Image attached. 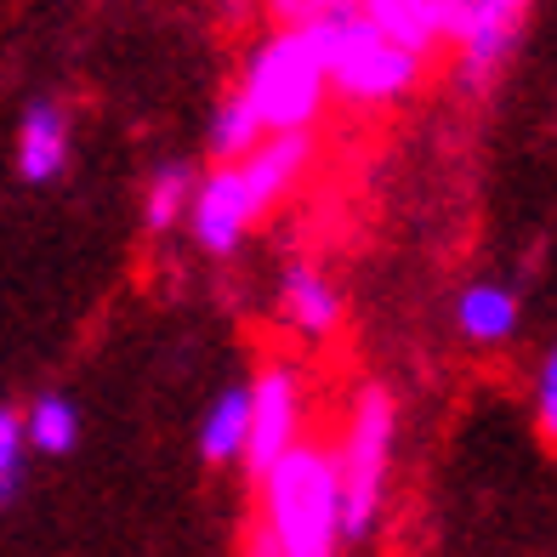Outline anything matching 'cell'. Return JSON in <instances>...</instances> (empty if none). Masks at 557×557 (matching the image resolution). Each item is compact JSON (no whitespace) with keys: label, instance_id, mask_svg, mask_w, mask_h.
<instances>
[{"label":"cell","instance_id":"obj_1","mask_svg":"<svg viewBox=\"0 0 557 557\" xmlns=\"http://www.w3.org/2000/svg\"><path fill=\"white\" fill-rule=\"evenodd\" d=\"M313 165H319V137L313 132H268L250 154L216 160L194 183L188 216H183L194 245L206 250V257H234L250 239V227L308 183Z\"/></svg>","mask_w":557,"mask_h":557},{"label":"cell","instance_id":"obj_2","mask_svg":"<svg viewBox=\"0 0 557 557\" xmlns=\"http://www.w3.org/2000/svg\"><path fill=\"white\" fill-rule=\"evenodd\" d=\"M262 484V512L250 523V546L257 557H331L342 552V472L336 449L301 433L268 472Z\"/></svg>","mask_w":557,"mask_h":557},{"label":"cell","instance_id":"obj_3","mask_svg":"<svg viewBox=\"0 0 557 557\" xmlns=\"http://www.w3.org/2000/svg\"><path fill=\"white\" fill-rule=\"evenodd\" d=\"M301 29H308L313 46H319V63H324V81H331V97H342V103H352V109L404 103V97H416L421 81H426V58L393 46L359 7H352V0H342V7L308 17Z\"/></svg>","mask_w":557,"mask_h":557},{"label":"cell","instance_id":"obj_4","mask_svg":"<svg viewBox=\"0 0 557 557\" xmlns=\"http://www.w3.org/2000/svg\"><path fill=\"white\" fill-rule=\"evenodd\" d=\"M336 449L342 472V541H370L387 506V478H393V449H398V398L387 387H359L347 404V426Z\"/></svg>","mask_w":557,"mask_h":557},{"label":"cell","instance_id":"obj_5","mask_svg":"<svg viewBox=\"0 0 557 557\" xmlns=\"http://www.w3.org/2000/svg\"><path fill=\"white\" fill-rule=\"evenodd\" d=\"M239 97L257 109L268 132H313L324 103H331V81H324L313 35L301 23H273L245 63Z\"/></svg>","mask_w":557,"mask_h":557},{"label":"cell","instance_id":"obj_6","mask_svg":"<svg viewBox=\"0 0 557 557\" xmlns=\"http://www.w3.org/2000/svg\"><path fill=\"white\" fill-rule=\"evenodd\" d=\"M245 387H250V421H245L239 467L257 478L301 438V426H308V382H301L296 359H262L257 382H245Z\"/></svg>","mask_w":557,"mask_h":557},{"label":"cell","instance_id":"obj_7","mask_svg":"<svg viewBox=\"0 0 557 557\" xmlns=\"http://www.w3.org/2000/svg\"><path fill=\"white\" fill-rule=\"evenodd\" d=\"M529 12H535V0H461V29H455L449 52H455V74L472 91H484L506 69Z\"/></svg>","mask_w":557,"mask_h":557},{"label":"cell","instance_id":"obj_8","mask_svg":"<svg viewBox=\"0 0 557 557\" xmlns=\"http://www.w3.org/2000/svg\"><path fill=\"white\" fill-rule=\"evenodd\" d=\"M393 46L416 58H438L455 46L461 29V0H352Z\"/></svg>","mask_w":557,"mask_h":557},{"label":"cell","instance_id":"obj_9","mask_svg":"<svg viewBox=\"0 0 557 557\" xmlns=\"http://www.w3.org/2000/svg\"><path fill=\"white\" fill-rule=\"evenodd\" d=\"M69 143H74V125H69V109L52 103V97H40V103L23 109L17 120V148H12V160H17V176L23 183H58V176L69 171Z\"/></svg>","mask_w":557,"mask_h":557},{"label":"cell","instance_id":"obj_10","mask_svg":"<svg viewBox=\"0 0 557 557\" xmlns=\"http://www.w3.org/2000/svg\"><path fill=\"white\" fill-rule=\"evenodd\" d=\"M278 313L296 336L308 342H331L342 331V290L331 285V273L319 262H290L285 268V285H278Z\"/></svg>","mask_w":557,"mask_h":557},{"label":"cell","instance_id":"obj_11","mask_svg":"<svg viewBox=\"0 0 557 557\" xmlns=\"http://www.w3.org/2000/svg\"><path fill=\"white\" fill-rule=\"evenodd\" d=\"M455 331H461L472 347H506L518 336V296H512V285L472 278V285L455 296Z\"/></svg>","mask_w":557,"mask_h":557},{"label":"cell","instance_id":"obj_12","mask_svg":"<svg viewBox=\"0 0 557 557\" xmlns=\"http://www.w3.org/2000/svg\"><path fill=\"white\" fill-rule=\"evenodd\" d=\"M245 421H250V387L234 382L211 398V410L199 416V455L206 467H239L245 455Z\"/></svg>","mask_w":557,"mask_h":557},{"label":"cell","instance_id":"obj_13","mask_svg":"<svg viewBox=\"0 0 557 557\" xmlns=\"http://www.w3.org/2000/svg\"><path fill=\"white\" fill-rule=\"evenodd\" d=\"M194 183H199V171H194L188 160H165V165L143 183V227H148L154 239H165L171 227H183L188 199H194Z\"/></svg>","mask_w":557,"mask_h":557},{"label":"cell","instance_id":"obj_14","mask_svg":"<svg viewBox=\"0 0 557 557\" xmlns=\"http://www.w3.org/2000/svg\"><path fill=\"white\" fill-rule=\"evenodd\" d=\"M23 444L35 455H74V444H81V410H74V398H63V393L35 398L29 416H23Z\"/></svg>","mask_w":557,"mask_h":557},{"label":"cell","instance_id":"obj_15","mask_svg":"<svg viewBox=\"0 0 557 557\" xmlns=\"http://www.w3.org/2000/svg\"><path fill=\"white\" fill-rule=\"evenodd\" d=\"M262 137H268V125L257 120V109H250L239 91L222 97V109L211 114V160H239V154H250Z\"/></svg>","mask_w":557,"mask_h":557},{"label":"cell","instance_id":"obj_16","mask_svg":"<svg viewBox=\"0 0 557 557\" xmlns=\"http://www.w3.org/2000/svg\"><path fill=\"white\" fill-rule=\"evenodd\" d=\"M529 410H535V433H541V444L557 449V342L546 347V359L535 364V398H529Z\"/></svg>","mask_w":557,"mask_h":557},{"label":"cell","instance_id":"obj_17","mask_svg":"<svg viewBox=\"0 0 557 557\" xmlns=\"http://www.w3.org/2000/svg\"><path fill=\"white\" fill-rule=\"evenodd\" d=\"M23 455H29V444H23V416L0 410V506H7L23 484Z\"/></svg>","mask_w":557,"mask_h":557},{"label":"cell","instance_id":"obj_18","mask_svg":"<svg viewBox=\"0 0 557 557\" xmlns=\"http://www.w3.org/2000/svg\"><path fill=\"white\" fill-rule=\"evenodd\" d=\"M331 7H342V0H268V17L273 23H308V17L331 12Z\"/></svg>","mask_w":557,"mask_h":557}]
</instances>
